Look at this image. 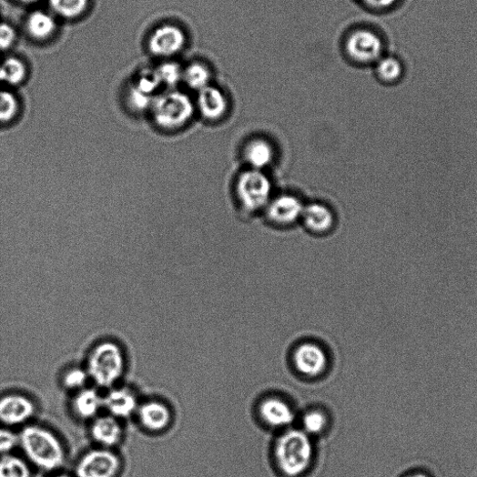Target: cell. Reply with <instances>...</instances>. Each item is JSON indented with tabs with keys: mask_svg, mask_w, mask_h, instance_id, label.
Here are the masks:
<instances>
[{
	"mask_svg": "<svg viewBox=\"0 0 477 477\" xmlns=\"http://www.w3.org/2000/svg\"><path fill=\"white\" fill-rule=\"evenodd\" d=\"M57 29L56 17L46 11H34L25 20V30L35 41H46Z\"/></svg>",
	"mask_w": 477,
	"mask_h": 477,
	"instance_id": "cell-18",
	"label": "cell"
},
{
	"mask_svg": "<svg viewBox=\"0 0 477 477\" xmlns=\"http://www.w3.org/2000/svg\"><path fill=\"white\" fill-rule=\"evenodd\" d=\"M304 208L298 196L283 193L272 197L265 211L268 219L275 226L289 227L301 220Z\"/></svg>",
	"mask_w": 477,
	"mask_h": 477,
	"instance_id": "cell-9",
	"label": "cell"
},
{
	"mask_svg": "<svg viewBox=\"0 0 477 477\" xmlns=\"http://www.w3.org/2000/svg\"><path fill=\"white\" fill-rule=\"evenodd\" d=\"M360 2L371 9L388 10L399 3V0H360Z\"/></svg>",
	"mask_w": 477,
	"mask_h": 477,
	"instance_id": "cell-34",
	"label": "cell"
},
{
	"mask_svg": "<svg viewBox=\"0 0 477 477\" xmlns=\"http://www.w3.org/2000/svg\"><path fill=\"white\" fill-rule=\"evenodd\" d=\"M244 157L251 169L263 171L272 164L275 151L270 142L256 138L245 147Z\"/></svg>",
	"mask_w": 477,
	"mask_h": 477,
	"instance_id": "cell-17",
	"label": "cell"
},
{
	"mask_svg": "<svg viewBox=\"0 0 477 477\" xmlns=\"http://www.w3.org/2000/svg\"><path fill=\"white\" fill-rule=\"evenodd\" d=\"M346 51L349 56L358 63H373L381 58L383 43L372 31L357 30L348 37Z\"/></svg>",
	"mask_w": 477,
	"mask_h": 477,
	"instance_id": "cell-8",
	"label": "cell"
},
{
	"mask_svg": "<svg viewBox=\"0 0 477 477\" xmlns=\"http://www.w3.org/2000/svg\"><path fill=\"white\" fill-rule=\"evenodd\" d=\"M312 462V447L309 435L299 430L286 431L275 447V462L284 477H302Z\"/></svg>",
	"mask_w": 477,
	"mask_h": 477,
	"instance_id": "cell-2",
	"label": "cell"
},
{
	"mask_svg": "<svg viewBox=\"0 0 477 477\" xmlns=\"http://www.w3.org/2000/svg\"><path fill=\"white\" fill-rule=\"evenodd\" d=\"M377 73L381 81L393 84L401 78L403 66L401 62L394 57L381 58L378 61Z\"/></svg>",
	"mask_w": 477,
	"mask_h": 477,
	"instance_id": "cell-26",
	"label": "cell"
},
{
	"mask_svg": "<svg viewBox=\"0 0 477 477\" xmlns=\"http://www.w3.org/2000/svg\"><path fill=\"white\" fill-rule=\"evenodd\" d=\"M302 424L307 434L320 433L325 429L327 419L322 412L310 411L304 415Z\"/></svg>",
	"mask_w": 477,
	"mask_h": 477,
	"instance_id": "cell-29",
	"label": "cell"
},
{
	"mask_svg": "<svg viewBox=\"0 0 477 477\" xmlns=\"http://www.w3.org/2000/svg\"><path fill=\"white\" fill-rule=\"evenodd\" d=\"M155 68L162 86L174 89L182 82L183 68L179 64L176 62H165Z\"/></svg>",
	"mask_w": 477,
	"mask_h": 477,
	"instance_id": "cell-27",
	"label": "cell"
},
{
	"mask_svg": "<svg viewBox=\"0 0 477 477\" xmlns=\"http://www.w3.org/2000/svg\"><path fill=\"white\" fill-rule=\"evenodd\" d=\"M19 443L27 459L46 472L60 469L65 462V450L57 437L46 428L30 425L20 433Z\"/></svg>",
	"mask_w": 477,
	"mask_h": 477,
	"instance_id": "cell-1",
	"label": "cell"
},
{
	"mask_svg": "<svg viewBox=\"0 0 477 477\" xmlns=\"http://www.w3.org/2000/svg\"><path fill=\"white\" fill-rule=\"evenodd\" d=\"M88 373L82 369H72L68 370L63 379V383L69 390H83L88 380Z\"/></svg>",
	"mask_w": 477,
	"mask_h": 477,
	"instance_id": "cell-30",
	"label": "cell"
},
{
	"mask_svg": "<svg viewBox=\"0 0 477 477\" xmlns=\"http://www.w3.org/2000/svg\"><path fill=\"white\" fill-rule=\"evenodd\" d=\"M17 39L15 28L9 23L0 21V52L11 50Z\"/></svg>",
	"mask_w": 477,
	"mask_h": 477,
	"instance_id": "cell-31",
	"label": "cell"
},
{
	"mask_svg": "<svg viewBox=\"0 0 477 477\" xmlns=\"http://www.w3.org/2000/svg\"><path fill=\"white\" fill-rule=\"evenodd\" d=\"M19 443L18 437L9 430L0 429V454L10 452Z\"/></svg>",
	"mask_w": 477,
	"mask_h": 477,
	"instance_id": "cell-32",
	"label": "cell"
},
{
	"mask_svg": "<svg viewBox=\"0 0 477 477\" xmlns=\"http://www.w3.org/2000/svg\"><path fill=\"white\" fill-rule=\"evenodd\" d=\"M35 415V405L27 397L11 394L0 400V421L7 425H19Z\"/></svg>",
	"mask_w": 477,
	"mask_h": 477,
	"instance_id": "cell-10",
	"label": "cell"
},
{
	"mask_svg": "<svg viewBox=\"0 0 477 477\" xmlns=\"http://www.w3.org/2000/svg\"><path fill=\"white\" fill-rule=\"evenodd\" d=\"M26 76L27 66L22 59L10 56L0 63V83L18 86L25 81Z\"/></svg>",
	"mask_w": 477,
	"mask_h": 477,
	"instance_id": "cell-21",
	"label": "cell"
},
{
	"mask_svg": "<svg viewBox=\"0 0 477 477\" xmlns=\"http://www.w3.org/2000/svg\"><path fill=\"white\" fill-rule=\"evenodd\" d=\"M102 407V397L96 390L91 388L79 391L73 401L75 413L84 420L96 417Z\"/></svg>",
	"mask_w": 477,
	"mask_h": 477,
	"instance_id": "cell-20",
	"label": "cell"
},
{
	"mask_svg": "<svg viewBox=\"0 0 477 477\" xmlns=\"http://www.w3.org/2000/svg\"><path fill=\"white\" fill-rule=\"evenodd\" d=\"M262 419L272 427H286L294 421V412L284 401L269 399L260 405Z\"/></svg>",
	"mask_w": 477,
	"mask_h": 477,
	"instance_id": "cell-19",
	"label": "cell"
},
{
	"mask_svg": "<svg viewBox=\"0 0 477 477\" xmlns=\"http://www.w3.org/2000/svg\"><path fill=\"white\" fill-rule=\"evenodd\" d=\"M121 469V459L114 452L95 450L78 461L75 472L76 477H117Z\"/></svg>",
	"mask_w": 477,
	"mask_h": 477,
	"instance_id": "cell-6",
	"label": "cell"
},
{
	"mask_svg": "<svg viewBox=\"0 0 477 477\" xmlns=\"http://www.w3.org/2000/svg\"><path fill=\"white\" fill-rule=\"evenodd\" d=\"M196 106L202 117L212 123L220 121L228 110L226 96L221 90L211 86L198 91Z\"/></svg>",
	"mask_w": 477,
	"mask_h": 477,
	"instance_id": "cell-12",
	"label": "cell"
},
{
	"mask_svg": "<svg viewBox=\"0 0 477 477\" xmlns=\"http://www.w3.org/2000/svg\"><path fill=\"white\" fill-rule=\"evenodd\" d=\"M186 45V35L178 25L166 24L150 34L147 48L157 57L168 58L178 55Z\"/></svg>",
	"mask_w": 477,
	"mask_h": 477,
	"instance_id": "cell-7",
	"label": "cell"
},
{
	"mask_svg": "<svg viewBox=\"0 0 477 477\" xmlns=\"http://www.w3.org/2000/svg\"><path fill=\"white\" fill-rule=\"evenodd\" d=\"M54 477H71V476L68 475V474H64V473H62V474H57V475H56V476H54Z\"/></svg>",
	"mask_w": 477,
	"mask_h": 477,
	"instance_id": "cell-37",
	"label": "cell"
},
{
	"mask_svg": "<svg viewBox=\"0 0 477 477\" xmlns=\"http://www.w3.org/2000/svg\"><path fill=\"white\" fill-rule=\"evenodd\" d=\"M134 86L139 91L154 96V93L162 86L156 68L147 67L142 69L136 79Z\"/></svg>",
	"mask_w": 477,
	"mask_h": 477,
	"instance_id": "cell-28",
	"label": "cell"
},
{
	"mask_svg": "<svg viewBox=\"0 0 477 477\" xmlns=\"http://www.w3.org/2000/svg\"><path fill=\"white\" fill-rule=\"evenodd\" d=\"M103 407L114 418H128L138 409L136 395L128 389L110 390L103 399Z\"/></svg>",
	"mask_w": 477,
	"mask_h": 477,
	"instance_id": "cell-13",
	"label": "cell"
},
{
	"mask_svg": "<svg viewBox=\"0 0 477 477\" xmlns=\"http://www.w3.org/2000/svg\"><path fill=\"white\" fill-rule=\"evenodd\" d=\"M154 97L139 91L134 86L129 92L131 105L137 109L150 108Z\"/></svg>",
	"mask_w": 477,
	"mask_h": 477,
	"instance_id": "cell-33",
	"label": "cell"
},
{
	"mask_svg": "<svg viewBox=\"0 0 477 477\" xmlns=\"http://www.w3.org/2000/svg\"><path fill=\"white\" fill-rule=\"evenodd\" d=\"M20 113V102L11 91L0 88V127L13 124Z\"/></svg>",
	"mask_w": 477,
	"mask_h": 477,
	"instance_id": "cell-24",
	"label": "cell"
},
{
	"mask_svg": "<svg viewBox=\"0 0 477 477\" xmlns=\"http://www.w3.org/2000/svg\"><path fill=\"white\" fill-rule=\"evenodd\" d=\"M0 477H31V471L24 460L5 455L0 459Z\"/></svg>",
	"mask_w": 477,
	"mask_h": 477,
	"instance_id": "cell-25",
	"label": "cell"
},
{
	"mask_svg": "<svg viewBox=\"0 0 477 477\" xmlns=\"http://www.w3.org/2000/svg\"><path fill=\"white\" fill-rule=\"evenodd\" d=\"M90 0H49L52 12L57 16L73 20L86 13Z\"/></svg>",
	"mask_w": 477,
	"mask_h": 477,
	"instance_id": "cell-23",
	"label": "cell"
},
{
	"mask_svg": "<svg viewBox=\"0 0 477 477\" xmlns=\"http://www.w3.org/2000/svg\"><path fill=\"white\" fill-rule=\"evenodd\" d=\"M15 2H18L19 4L23 5H34L39 2V0H15Z\"/></svg>",
	"mask_w": 477,
	"mask_h": 477,
	"instance_id": "cell-35",
	"label": "cell"
},
{
	"mask_svg": "<svg viewBox=\"0 0 477 477\" xmlns=\"http://www.w3.org/2000/svg\"><path fill=\"white\" fill-rule=\"evenodd\" d=\"M93 440L105 448L117 446L122 441L123 428L112 416H104L95 420L91 427Z\"/></svg>",
	"mask_w": 477,
	"mask_h": 477,
	"instance_id": "cell-15",
	"label": "cell"
},
{
	"mask_svg": "<svg viewBox=\"0 0 477 477\" xmlns=\"http://www.w3.org/2000/svg\"><path fill=\"white\" fill-rule=\"evenodd\" d=\"M138 418L145 429L150 431H161L170 424L171 412L165 404L150 401L138 408Z\"/></svg>",
	"mask_w": 477,
	"mask_h": 477,
	"instance_id": "cell-16",
	"label": "cell"
},
{
	"mask_svg": "<svg viewBox=\"0 0 477 477\" xmlns=\"http://www.w3.org/2000/svg\"><path fill=\"white\" fill-rule=\"evenodd\" d=\"M210 70L201 63H192L183 68L182 82L192 90L201 91L210 86Z\"/></svg>",
	"mask_w": 477,
	"mask_h": 477,
	"instance_id": "cell-22",
	"label": "cell"
},
{
	"mask_svg": "<svg viewBox=\"0 0 477 477\" xmlns=\"http://www.w3.org/2000/svg\"><path fill=\"white\" fill-rule=\"evenodd\" d=\"M294 360L297 370L309 377L322 374L328 364L327 355L323 349L312 343L300 345L296 350Z\"/></svg>",
	"mask_w": 477,
	"mask_h": 477,
	"instance_id": "cell-11",
	"label": "cell"
},
{
	"mask_svg": "<svg viewBox=\"0 0 477 477\" xmlns=\"http://www.w3.org/2000/svg\"><path fill=\"white\" fill-rule=\"evenodd\" d=\"M409 477H428L426 474L424 473H415V474H412Z\"/></svg>",
	"mask_w": 477,
	"mask_h": 477,
	"instance_id": "cell-36",
	"label": "cell"
},
{
	"mask_svg": "<svg viewBox=\"0 0 477 477\" xmlns=\"http://www.w3.org/2000/svg\"><path fill=\"white\" fill-rule=\"evenodd\" d=\"M125 355L117 344L105 341L96 346L88 358L87 373L96 385L112 387L125 373Z\"/></svg>",
	"mask_w": 477,
	"mask_h": 477,
	"instance_id": "cell-4",
	"label": "cell"
},
{
	"mask_svg": "<svg viewBox=\"0 0 477 477\" xmlns=\"http://www.w3.org/2000/svg\"><path fill=\"white\" fill-rule=\"evenodd\" d=\"M235 193L246 211L258 212L265 210L270 202L272 184L264 171L249 168L237 178Z\"/></svg>",
	"mask_w": 477,
	"mask_h": 477,
	"instance_id": "cell-5",
	"label": "cell"
},
{
	"mask_svg": "<svg viewBox=\"0 0 477 477\" xmlns=\"http://www.w3.org/2000/svg\"><path fill=\"white\" fill-rule=\"evenodd\" d=\"M150 110L153 122L158 128L178 131L190 122L195 112V105L188 95L172 89L156 96Z\"/></svg>",
	"mask_w": 477,
	"mask_h": 477,
	"instance_id": "cell-3",
	"label": "cell"
},
{
	"mask_svg": "<svg viewBox=\"0 0 477 477\" xmlns=\"http://www.w3.org/2000/svg\"><path fill=\"white\" fill-rule=\"evenodd\" d=\"M301 220L310 232L318 235L330 232L335 223L332 210L321 203L305 206Z\"/></svg>",
	"mask_w": 477,
	"mask_h": 477,
	"instance_id": "cell-14",
	"label": "cell"
}]
</instances>
